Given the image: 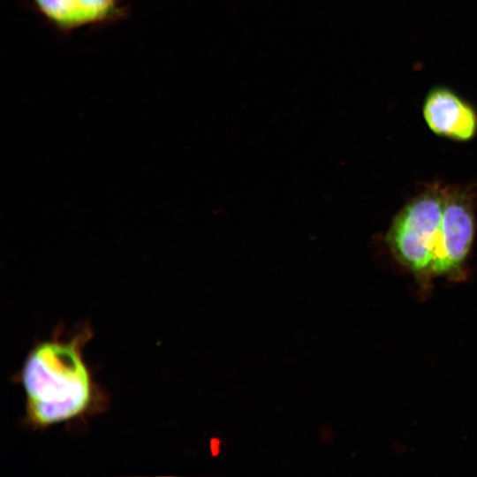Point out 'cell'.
Masks as SVG:
<instances>
[{
	"label": "cell",
	"mask_w": 477,
	"mask_h": 477,
	"mask_svg": "<svg viewBox=\"0 0 477 477\" xmlns=\"http://www.w3.org/2000/svg\"><path fill=\"white\" fill-rule=\"evenodd\" d=\"M92 337L88 324L71 332L56 329L29 351L14 376L26 396L25 421L29 427L47 428L105 411L109 398L95 382L83 355Z\"/></svg>",
	"instance_id": "obj_1"
},
{
	"label": "cell",
	"mask_w": 477,
	"mask_h": 477,
	"mask_svg": "<svg viewBox=\"0 0 477 477\" xmlns=\"http://www.w3.org/2000/svg\"><path fill=\"white\" fill-rule=\"evenodd\" d=\"M319 435L321 439L324 443H329L332 440V429L327 427H324L320 429Z\"/></svg>",
	"instance_id": "obj_8"
},
{
	"label": "cell",
	"mask_w": 477,
	"mask_h": 477,
	"mask_svg": "<svg viewBox=\"0 0 477 477\" xmlns=\"http://www.w3.org/2000/svg\"><path fill=\"white\" fill-rule=\"evenodd\" d=\"M422 113L428 128L436 135L467 141L477 132V111L446 86L437 85L427 93Z\"/></svg>",
	"instance_id": "obj_4"
},
{
	"label": "cell",
	"mask_w": 477,
	"mask_h": 477,
	"mask_svg": "<svg viewBox=\"0 0 477 477\" xmlns=\"http://www.w3.org/2000/svg\"><path fill=\"white\" fill-rule=\"evenodd\" d=\"M446 187H433L407 203L394 218L386 239L396 259L419 278L432 276Z\"/></svg>",
	"instance_id": "obj_2"
},
{
	"label": "cell",
	"mask_w": 477,
	"mask_h": 477,
	"mask_svg": "<svg viewBox=\"0 0 477 477\" xmlns=\"http://www.w3.org/2000/svg\"><path fill=\"white\" fill-rule=\"evenodd\" d=\"M85 26L102 25L121 18L122 0H77Z\"/></svg>",
	"instance_id": "obj_6"
},
{
	"label": "cell",
	"mask_w": 477,
	"mask_h": 477,
	"mask_svg": "<svg viewBox=\"0 0 477 477\" xmlns=\"http://www.w3.org/2000/svg\"><path fill=\"white\" fill-rule=\"evenodd\" d=\"M474 231L471 198L464 191L446 187L440 234L432 261V276H455L461 273Z\"/></svg>",
	"instance_id": "obj_3"
},
{
	"label": "cell",
	"mask_w": 477,
	"mask_h": 477,
	"mask_svg": "<svg viewBox=\"0 0 477 477\" xmlns=\"http://www.w3.org/2000/svg\"><path fill=\"white\" fill-rule=\"evenodd\" d=\"M222 442L218 437H212L209 441V450L213 457H216L221 452Z\"/></svg>",
	"instance_id": "obj_7"
},
{
	"label": "cell",
	"mask_w": 477,
	"mask_h": 477,
	"mask_svg": "<svg viewBox=\"0 0 477 477\" xmlns=\"http://www.w3.org/2000/svg\"><path fill=\"white\" fill-rule=\"evenodd\" d=\"M34 9L58 31L85 26L77 0H28Z\"/></svg>",
	"instance_id": "obj_5"
}]
</instances>
